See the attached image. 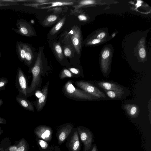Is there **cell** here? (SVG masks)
<instances>
[{"instance_id": "cell-1", "label": "cell", "mask_w": 151, "mask_h": 151, "mask_svg": "<svg viewBox=\"0 0 151 151\" xmlns=\"http://www.w3.org/2000/svg\"><path fill=\"white\" fill-rule=\"evenodd\" d=\"M44 59L43 48H39L38 55L34 65L30 70L32 74V80L29 87L28 97L32 96L39 87L41 80V75L42 72Z\"/></svg>"}, {"instance_id": "cell-2", "label": "cell", "mask_w": 151, "mask_h": 151, "mask_svg": "<svg viewBox=\"0 0 151 151\" xmlns=\"http://www.w3.org/2000/svg\"><path fill=\"white\" fill-rule=\"evenodd\" d=\"M65 95L68 97L75 99L86 100H99L100 99L75 87L71 81L66 82L63 86Z\"/></svg>"}, {"instance_id": "cell-3", "label": "cell", "mask_w": 151, "mask_h": 151, "mask_svg": "<svg viewBox=\"0 0 151 151\" xmlns=\"http://www.w3.org/2000/svg\"><path fill=\"white\" fill-rule=\"evenodd\" d=\"M75 84L81 89L87 93L100 99H107L106 94L93 84L87 81H79L75 82Z\"/></svg>"}, {"instance_id": "cell-4", "label": "cell", "mask_w": 151, "mask_h": 151, "mask_svg": "<svg viewBox=\"0 0 151 151\" xmlns=\"http://www.w3.org/2000/svg\"><path fill=\"white\" fill-rule=\"evenodd\" d=\"M15 83L19 93L27 98L29 88L27 78L24 72L19 68L17 69Z\"/></svg>"}, {"instance_id": "cell-5", "label": "cell", "mask_w": 151, "mask_h": 151, "mask_svg": "<svg viewBox=\"0 0 151 151\" xmlns=\"http://www.w3.org/2000/svg\"><path fill=\"white\" fill-rule=\"evenodd\" d=\"M80 138L84 145L83 151H89L93 142V136L91 132L83 127H77Z\"/></svg>"}, {"instance_id": "cell-6", "label": "cell", "mask_w": 151, "mask_h": 151, "mask_svg": "<svg viewBox=\"0 0 151 151\" xmlns=\"http://www.w3.org/2000/svg\"><path fill=\"white\" fill-rule=\"evenodd\" d=\"M73 46L78 54H79L81 47V33L77 25H74L68 33Z\"/></svg>"}, {"instance_id": "cell-7", "label": "cell", "mask_w": 151, "mask_h": 151, "mask_svg": "<svg viewBox=\"0 0 151 151\" xmlns=\"http://www.w3.org/2000/svg\"><path fill=\"white\" fill-rule=\"evenodd\" d=\"M96 85L106 91H127L125 87L120 85L113 82L106 81H101L96 83Z\"/></svg>"}, {"instance_id": "cell-8", "label": "cell", "mask_w": 151, "mask_h": 151, "mask_svg": "<svg viewBox=\"0 0 151 151\" xmlns=\"http://www.w3.org/2000/svg\"><path fill=\"white\" fill-rule=\"evenodd\" d=\"M35 133L39 138L45 141H48L51 139L52 130L50 127L45 126H40L35 128Z\"/></svg>"}, {"instance_id": "cell-9", "label": "cell", "mask_w": 151, "mask_h": 151, "mask_svg": "<svg viewBox=\"0 0 151 151\" xmlns=\"http://www.w3.org/2000/svg\"><path fill=\"white\" fill-rule=\"evenodd\" d=\"M78 0H51L48 2L42 4L41 5L45 4H50V5L46 6L41 7L39 8L40 9H51L52 8L66 6V5H76Z\"/></svg>"}, {"instance_id": "cell-10", "label": "cell", "mask_w": 151, "mask_h": 151, "mask_svg": "<svg viewBox=\"0 0 151 151\" xmlns=\"http://www.w3.org/2000/svg\"><path fill=\"white\" fill-rule=\"evenodd\" d=\"M49 83V81L46 83L42 89V94L37 102L36 105V109L38 112L42 110L46 104L48 91Z\"/></svg>"}, {"instance_id": "cell-11", "label": "cell", "mask_w": 151, "mask_h": 151, "mask_svg": "<svg viewBox=\"0 0 151 151\" xmlns=\"http://www.w3.org/2000/svg\"><path fill=\"white\" fill-rule=\"evenodd\" d=\"M16 99L19 105L24 109L30 111H34L32 103L22 95L19 93L16 97Z\"/></svg>"}, {"instance_id": "cell-12", "label": "cell", "mask_w": 151, "mask_h": 151, "mask_svg": "<svg viewBox=\"0 0 151 151\" xmlns=\"http://www.w3.org/2000/svg\"><path fill=\"white\" fill-rule=\"evenodd\" d=\"M123 107L131 117L135 118L139 115V109L137 105L135 104H125Z\"/></svg>"}, {"instance_id": "cell-13", "label": "cell", "mask_w": 151, "mask_h": 151, "mask_svg": "<svg viewBox=\"0 0 151 151\" xmlns=\"http://www.w3.org/2000/svg\"><path fill=\"white\" fill-rule=\"evenodd\" d=\"M72 128V125L67 124L61 129L58 136V141L60 144L64 142L70 133Z\"/></svg>"}, {"instance_id": "cell-14", "label": "cell", "mask_w": 151, "mask_h": 151, "mask_svg": "<svg viewBox=\"0 0 151 151\" xmlns=\"http://www.w3.org/2000/svg\"><path fill=\"white\" fill-rule=\"evenodd\" d=\"M107 96L109 98L113 99H122L127 96V93L125 91L104 90Z\"/></svg>"}, {"instance_id": "cell-15", "label": "cell", "mask_w": 151, "mask_h": 151, "mask_svg": "<svg viewBox=\"0 0 151 151\" xmlns=\"http://www.w3.org/2000/svg\"><path fill=\"white\" fill-rule=\"evenodd\" d=\"M71 151H79L80 149V143L78 132L76 131L71 138L69 145Z\"/></svg>"}, {"instance_id": "cell-16", "label": "cell", "mask_w": 151, "mask_h": 151, "mask_svg": "<svg viewBox=\"0 0 151 151\" xmlns=\"http://www.w3.org/2000/svg\"><path fill=\"white\" fill-rule=\"evenodd\" d=\"M23 45L25 50L24 62L26 65H30L32 64L34 59L33 54L28 45L25 44Z\"/></svg>"}, {"instance_id": "cell-17", "label": "cell", "mask_w": 151, "mask_h": 151, "mask_svg": "<svg viewBox=\"0 0 151 151\" xmlns=\"http://www.w3.org/2000/svg\"><path fill=\"white\" fill-rule=\"evenodd\" d=\"M60 19L57 14H50L45 17L42 22V24L44 26H49L58 22Z\"/></svg>"}, {"instance_id": "cell-18", "label": "cell", "mask_w": 151, "mask_h": 151, "mask_svg": "<svg viewBox=\"0 0 151 151\" xmlns=\"http://www.w3.org/2000/svg\"><path fill=\"white\" fill-rule=\"evenodd\" d=\"M53 50L57 58L61 61L64 58L62 48L59 42H54L53 45Z\"/></svg>"}, {"instance_id": "cell-19", "label": "cell", "mask_w": 151, "mask_h": 151, "mask_svg": "<svg viewBox=\"0 0 151 151\" xmlns=\"http://www.w3.org/2000/svg\"><path fill=\"white\" fill-rule=\"evenodd\" d=\"M65 20V16L60 19L50 30L49 32V35L53 36L57 33L63 26Z\"/></svg>"}, {"instance_id": "cell-20", "label": "cell", "mask_w": 151, "mask_h": 151, "mask_svg": "<svg viewBox=\"0 0 151 151\" xmlns=\"http://www.w3.org/2000/svg\"><path fill=\"white\" fill-rule=\"evenodd\" d=\"M19 31L21 34L24 35L29 36L34 35L32 28L27 23L21 24Z\"/></svg>"}, {"instance_id": "cell-21", "label": "cell", "mask_w": 151, "mask_h": 151, "mask_svg": "<svg viewBox=\"0 0 151 151\" xmlns=\"http://www.w3.org/2000/svg\"><path fill=\"white\" fill-rule=\"evenodd\" d=\"M17 147L16 151H27L28 146L24 138L22 139L17 145Z\"/></svg>"}, {"instance_id": "cell-22", "label": "cell", "mask_w": 151, "mask_h": 151, "mask_svg": "<svg viewBox=\"0 0 151 151\" xmlns=\"http://www.w3.org/2000/svg\"><path fill=\"white\" fill-rule=\"evenodd\" d=\"M73 73L68 70L64 69L61 72L60 77V79H63L66 78H71L73 76Z\"/></svg>"}, {"instance_id": "cell-23", "label": "cell", "mask_w": 151, "mask_h": 151, "mask_svg": "<svg viewBox=\"0 0 151 151\" xmlns=\"http://www.w3.org/2000/svg\"><path fill=\"white\" fill-rule=\"evenodd\" d=\"M17 48L21 60L24 62L25 50L23 44L18 45Z\"/></svg>"}, {"instance_id": "cell-24", "label": "cell", "mask_w": 151, "mask_h": 151, "mask_svg": "<svg viewBox=\"0 0 151 151\" xmlns=\"http://www.w3.org/2000/svg\"><path fill=\"white\" fill-rule=\"evenodd\" d=\"M8 83V80L6 77L0 78V91L5 90Z\"/></svg>"}, {"instance_id": "cell-25", "label": "cell", "mask_w": 151, "mask_h": 151, "mask_svg": "<svg viewBox=\"0 0 151 151\" xmlns=\"http://www.w3.org/2000/svg\"><path fill=\"white\" fill-rule=\"evenodd\" d=\"M71 48L68 46L63 47V54L65 57H70L72 55V52Z\"/></svg>"}, {"instance_id": "cell-26", "label": "cell", "mask_w": 151, "mask_h": 151, "mask_svg": "<svg viewBox=\"0 0 151 151\" xmlns=\"http://www.w3.org/2000/svg\"><path fill=\"white\" fill-rule=\"evenodd\" d=\"M38 142L41 147L43 149L47 148L48 147V144L45 141L42 140H39Z\"/></svg>"}, {"instance_id": "cell-27", "label": "cell", "mask_w": 151, "mask_h": 151, "mask_svg": "<svg viewBox=\"0 0 151 151\" xmlns=\"http://www.w3.org/2000/svg\"><path fill=\"white\" fill-rule=\"evenodd\" d=\"M51 0H34L29 1H31L35 2V3L41 4L48 2Z\"/></svg>"}, {"instance_id": "cell-28", "label": "cell", "mask_w": 151, "mask_h": 151, "mask_svg": "<svg viewBox=\"0 0 151 151\" xmlns=\"http://www.w3.org/2000/svg\"><path fill=\"white\" fill-rule=\"evenodd\" d=\"M139 54L141 58H145L146 56V51L145 49L143 48L140 49L139 51Z\"/></svg>"}, {"instance_id": "cell-29", "label": "cell", "mask_w": 151, "mask_h": 151, "mask_svg": "<svg viewBox=\"0 0 151 151\" xmlns=\"http://www.w3.org/2000/svg\"><path fill=\"white\" fill-rule=\"evenodd\" d=\"M62 8L60 7H55L54 8H51L50 9L48 10L49 11H53L54 13H57L58 12H62Z\"/></svg>"}, {"instance_id": "cell-30", "label": "cell", "mask_w": 151, "mask_h": 151, "mask_svg": "<svg viewBox=\"0 0 151 151\" xmlns=\"http://www.w3.org/2000/svg\"><path fill=\"white\" fill-rule=\"evenodd\" d=\"M69 70L72 73L75 74H79L80 73L79 70L75 68H69Z\"/></svg>"}, {"instance_id": "cell-31", "label": "cell", "mask_w": 151, "mask_h": 151, "mask_svg": "<svg viewBox=\"0 0 151 151\" xmlns=\"http://www.w3.org/2000/svg\"><path fill=\"white\" fill-rule=\"evenodd\" d=\"M78 18L79 20L81 21H86L87 19L86 16L83 14H80L78 15Z\"/></svg>"}, {"instance_id": "cell-32", "label": "cell", "mask_w": 151, "mask_h": 151, "mask_svg": "<svg viewBox=\"0 0 151 151\" xmlns=\"http://www.w3.org/2000/svg\"><path fill=\"white\" fill-rule=\"evenodd\" d=\"M109 52L108 50H105L102 54V57L104 59H106L109 57Z\"/></svg>"}, {"instance_id": "cell-33", "label": "cell", "mask_w": 151, "mask_h": 151, "mask_svg": "<svg viewBox=\"0 0 151 151\" xmlns=\"http://www.w3.org/2000/svg\"><path fill=\"white\" fill-rule=\"evenodd\" d=\"M17 147V145L11 146L8 148V150L9 151H16Z\"/></svg>"}, {"instance_id": "cell-34", "label": "cell", "mask_w": 151, "mask_h": 151, "mask_svg": "<svg viewBox=\"0 0 151 151\" xmlns=\"http://www.w3.org/2000/svg\"><path fill=\"white\" fill-rule=\"evenodd\" d=\"M105 33L102 32L99 34L97 37L98 39L100 40L103 39L105 36Z\"/></svg>"}, {"instance_id": "cell-35", "label": "cell", "mask_w": 151, "mask_h": 151, "mask_svg": "<svg viewBox=\"0 0 151 151\" xmlns=\"http://www.w3.org/2000/svg\"><path fill=\"white\" fill-rule=\"evenodd\" d=\"M6 123V120L4 118L0 117V124H5Z\"/></svg>"}, {"instance_id": "cell-36", "label": "cell", "mask_w": 151, "mask_h": 151, "mask_svg": "<svg viewBox=\"0 0 151 151\" xmlns=\"http://www.w3.org/2000/svg\"><path fill=\"white\" fill-rule=\"evenodd\" d=\"M100 41V40L98 39H95L93 40L92 43L93 44H95L99 43Z\"/></svg>"}, {"instance_id": "cell-37", "label": "cell", "mask_w": 151, "mask_h": 151, "mask_svg": "<svg viewBox=\"0 0 151 151\" xmlns=\"http://www.w3.org/2000/svg\"><path fill=\"white\" fill-rule=\"evenodd\" d=\"M91 151H97V148L95 145L93 146Z\"/></svg>"}, {"instance_id": "cell-38", "label": "cell", "mask_w": 151, "mask_h": 151, "mask_svg": "<svg viewBox=\"0 0 151 151\" xmlns=\"http://www.w3.org/2000/svg\"><path fill=\"white\" fill-rule=\"evenodd\" d=\"M3 103V100L2 99H0V107L1 106V105H2Z\"/></svg>"}, {"instance_id": "cell-39", "label": "cell", "mask_w": 151, "mask_h": 151, "mask_svg": "<svg viewBox=\"0 0 151 151\" xmlns=\"http://www.w3.org/2000/svg\"><path fill=\"white\" fill-rule=\"evenodd\" d=\"M1 151H8V148H7L6 149H2Z\"/></svg>"}, {"instance_id": "cell-40", "label": "cell", "mask_w": 151, "mask_h": 151, "mask_svg": "<svg viewBox=\"0 0 151 151\" xmlns=\"http://www.w3.org/2000/svg\"><path fill=\"white\" fill-rule=\"evenodd\" d=\"M1 127H0V135H1Z\"/></svg>"}, {"instance_id": "cell-41", "label": "cell", "mask_w": 151, "mask_h": 151, "mask_svg": "<svg viewBox=\"0 0 151 151\" xmlns=\"http://www.w3.org/2000/svg\"><path fill=\"white\" fill-rule=\"evenodd\" d=\"M115 35V33L113 34L112 35V37H114V35Z\"/></svg>"}, {"instance_id": "cell-42", "label": "cell", "mask_w": 151, "mask_h": 151, "mask_svg": "<svg viewBox=\"0 0 151 151\" xmlns=\"http://www.w3.org/2000/svg\"><path fill=\"white\" fill-rule=\"evenodd\" d=\"M2 148L1 147H0V151H1V150Z\"/></svg>"}]
</instances>
